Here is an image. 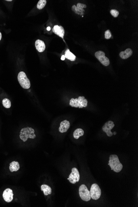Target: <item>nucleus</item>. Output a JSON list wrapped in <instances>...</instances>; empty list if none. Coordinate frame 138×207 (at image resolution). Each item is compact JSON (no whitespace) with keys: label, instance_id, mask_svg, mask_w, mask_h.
Returning a JSON list of instances; mask_svg holds the SVG:
<instances>
[{"label":"nucleus","instance_id":"f257e3e1","mask_svg":"<svg viewBox=\"0 0 138 207\" xmlns=\"http://www.w3.org/2000/svg\"><path fill=\"white\" fill-rule=\"evenodd\" d=\"M111 170L116 172H119L123 168V165L120 162L118 155H111L109 157V163Z\"/></svg>","mask_w":138,"mask_h":207},{"label":"nucleus","instance_id":"f03ea898","mask_svg":"<svg viewBox=\"0 0 138 207\" xmlns=\"http://www.w3.org/2000/svg\"><path fill=\"white\" fill-rule=\"evenodd\" d=\"M35 132V130L30 127L23 128L20 132V138L23 142H26L28 138L35 139L36 137Z\"/></svg>","mask_w":138,"mask_h":207},{"label":"nucleus","instance_id":"7ed1b4c3","mask_svg":"<svg viewBox=\"0 0 138 207\" xmlns=\"http://www.w3.org/2000/svg\"><path fill=\"white\" fill-rule=\"evenodd\" d=\"M69 105L72 107L80 108L86 107L88 105V101L85 99L84 96H79L77 99L72 98L69 101Z\"/></svg>","mask_w":138,"mask_h":207},{"label":"nucleus","instance_id":"20e7f679","mask_svg":"<svg viewBox=\"0 0 138 207\" xmlns=\"http://www.w3.org/2000/svg\"><path fill=\"white\" fill-rule=\"evenodd\" d=\"M18 79L19 83L23 88L24 89H29L30 88L31 86L30 81L24 71L19 72L18 76Z\"/></svg>","mask_w":138,"mask_h":207},{"label":"nucleus","instance_id":"39448f33","mask_svg":"<svg viewBox=\"0 0 138 207\" xmlns=\"http://www.w3.org/2000/svg\"><path fill=\"white\" fill-rule=\"evenodd\" d=\"M79 191L80 197L83 201L87 202L91 200L90 192L85 185H82L80 186Z\"/></svg>","mask_w":138,"mask_h":207},{"label":"nucleus","instance_id":"423d86ee","mask_svg":"<svg viewBox=\"0 0 138 207\" xmlns=\"http://www.w3.org/2000/svg\"><path fill=\"white\" fill-rule=\"evenodd\" d=\"M91 198L94 200H97L100 198L101 191L100 188L97 184H94L91 186L90 191Z\"/></svg>","mask_w":138,"mask_h":207},{"label":"nucleus","instance_id":"0eeeda50","mask_svg":"<svg viewBox=\"0 0 138 207\" xmlns=\"http://www.w3.org/2000/svg\"><path fill=\"white\" fill-rule=\"evenodd\" d=\"M96 58L102 64L105 66H107L110 65L109 59L105 56V53L102 51H97L95 54Z\"/></svg>","mask_w":138,"mask_h":207},{"label":"nucleus","instance_id":"6e6552de","mask_svg":"<svg viewBox=\"0 0 138 207\" xmlns=\"http://www.w3.org/2000/svg\"><path fill=\"white\" fill-rule=\"evenodd\" d=\"M69 182L72 184H75L79 182L80 179V174L79 171L76 168H74L72 169V172L69 175V178L67 179Z\"/></svg>","mask_w":138,"mask_h":207},{"label":"nucleus","instance_id":"1a4fd4ad","mask_svg":"<svg viewBox=\"0 0 138 207\" xmlns=\"http://www.w3.org/2000/svg\"><path fill=\"white\" fill-rule=\"evenodd\" d=\"M115 127V124L112 121H109L106 122L102 127L103 131L106 133L107 136L111 137L113 136V133L111 130Z\"/></svg>","mask_w":138,"mask_h":207},{"label":"nucleus","instance_id":"9d476101","mask_svg":"<svg viewBox=\"0 0 138 207\" xmlns=\"http://www.w3.org/2000/svg\"><path fill=\"white\" fill-rule=\"evenodd\" d=\"M3 197L4 200L7 203H10L13 201V190L11 189L7 188L3 191Z\"/></svg>","mask_w":138,"mask_h":207},{"label":"nucleus","instance_id":"9b49d317","mask_svg":"<svg viewBox=\"0 0 138 207\" xmlns=\"http://www.w3.org/2000/svg\"><path fill=\"white\" fill-rule=\"evenodd\" d=\"M70 124L69 121L65 120L61 122L59 128V131L62 133L66 132L70 127Z\"/></svg>","mask_w":138,"mask_h":207},{"label":"nucleus","instance_id":"f8f14e48","mask_svg":"<svg viewBox=\"0 0 138 207\" xmlns=\"http://www.w3.org/2000/svg\"><path fill=\"white\" fill-rule=\"evenodd\" d=\"M53 31L59 37L63 38L65 30L61 26L55 25L53 29Z\"/></svg>","mask_w":138,"mask_h":207},{"label":"nucleus","instance_id":"ddd939ff","mask_svg":"<svg viewBox=\"0 0 138 207\" xmlns=\"http://www.w3.org/2000/svg\"><path fill=\"white\" fill-rule=\"evenodd\" d=\"M36 49L39 52H43L46 48V45L43 41L40 39L37 40L35 42Z\"/></svg>","mask_w":138,"mask_h":207},{"label":"nucleus","instance_id":"4468645a","mask_svg":"<svg viewBox=\"0 0 138 207\" xmlns=\"http://www.w3.org/2000/svg\"><path fill=\"white\" fill-rule=\"evenodd\" d=\"M133 53L132 50L130 48H127L124 51H122L120 53V58L123 59H126L129 58Z\"/></svg>","mask_w":138,"mask_h":207},{"label":"nucleus","instance_id":"2eb2a0df","mask_svg":"<svg viewBox=\"0 0 138 207\" xmlns=\"http://www.w3.org/2000/svg\"><path fill=\"white\" fill-rule=\"evenodd\" d=\"M20 164L17 161H13L10 164L9 169L11 172L18 171L20 169Z\"/></svg>","mask_w":138,"mask_h":207},{"label":"nucleus","instance_id":"dca6fc26","mask_svg":"<svg viewBox=\"0 0 138 207\" xmlns=\"http://www.w3.org/2000/svg\"><path fill=\"white\" fill-rule=\"evenodd\" d=\"M41 190L44 192L45 195H50L52 193V189L49 186L46 185H43L41 186Z\"/></svg>","mask_w":138,"mask_h":207},{"label":"nucleus","instance_id":"f3484780","mask_svg":"<svg viewBox=\"0 0 138 207\" xmlns=\"http://www.w3.org/2000/svg\"><path fill=\"white\" fill-rule=\"evenodd\" d=\"M86 7V5H85L79 3L77 4V7L75 5H73L72 7V10L77 13V12H82V11L84 12V10L83 8Z\"/></svg>","mask_w":138,"mask_h":207},{"label":"nucleus","instance_id":"a211bd4d","mask_svg":"<svg viewBox=\"0 0 138 207\" xmlns=\"http://www.w3.org/2000/svg\"><path fill=\"white\" fill-rule=\"evenodd\" d=\"M84 134V131L81 128H78L74 131L73 136L76 139H78L80 136H83Z\"/></svg>","mask_w":138,"mask_h":207},{"label":"nucleus","instance_id":"6ab92c4d","mask_svg":"<svg viewBox=\"0 0 138 207\" xmlns=\"http://www.w3.org/2000/svg\"><path fill=\"white\" fill-rule=\"evenodd\" d=\"M65 58L70 60L71 61H75L76 57L74 54L71 53L69 49L67 50L65 52Z\"/></svg>","mask_w":138,"mask_h":207},{"label":"nucleus","instance_id":"aec40b11","mask_svg":"<svg viewBox=\"0 0 138 207\" xmlns=\"http://www.w3.org/2000/svg\"><path fill=\"white\" fill-rule=\"evenodd\" d=\"M47 3L46 0H40L37 5V8L39 10L42 9Z\"/></svg>","mask_w":138,"mask_h":207},{"label":"nucleus","instance_id":"412c9836","mask_svg":"<svg viewBox=\"0 0 138 207\" xmlns=\"http://www.w3.org/2000/svg\"><path fill=\"white\" fill-rule=\"evenodd\" d=\"M2 104L3 105L5 108H9L11 107V102L9 99H6V98H5L3 100Z\"/></svg>","mask_w":138,"mask_h":207},{"label":"nucleus","instance_id":"4be33fe9","mask_svg":"<svg viewBox=\"0 0 138 207\" xmlns=\"http://www.w3.org/2000/svg\"><path fill=\"white\" fill-rule=\"evenodd\" d=\"M110 14L114 18H117L119 15V12L116 9H112L110 10Z\"/></svg>","mask_w":138,"mask_h":207},{"label":"nucleus","instance_id":"5701e85b","mask_svg":"<svg viewBox=\"0 0 138 207\" xmlns=\"http://www.w3.org/2000/svg\"><path fill=\"white\" fill-rule=\"evenodd\" d=\"M105 37L107 39H109L112 37V34L110 30H107L105 32Z\"/></svg>","mask_w":138,"mask_h":207},{"label":"nucleus","instance_id":"b1692460","mask_svg":"<svg viewBox=\"0 0 138 207\" xmlns=\"http://www.w3.org/2000/svg\"><path fill=\"white\" fill-rule=\"evenodd\" d=\"M65 55H63L62 56L61 58V60H62V61H64L65 60Z\"/></svg>","mask_w":138,"mask_h":207},{"label":"nucleus","instance_id":"393cba45","mask_svg":"<svg viewBox=\"0 0 138 207\" xmlns=\"http://www.w3.org/2000/svg\"><path fill=\"white\" fill-rule=\"evenodd\" d=\"M47 29L48 31H50V27H47Z\"/></svg>","mask_w":138,"mask_h":207},{"label":"nucleus","instance_id":"a878e982","mask_svg":"<svg viewBox=\"0 0 138 207\" xmlns=\"http://www.w3.org/2000/svg\"><path fill=\"white\" fill-rule=\"evenodd\" d=\"M1 38H2V34H1V32H0V41H1Z\"/></svg>","mask_w":138,"mask_h":207},{"label":"nucleus","instance_id":"bb28decb","mask_svg":"<svg viewBox=\"0 0 138 207\" xmlns=\"http://www.w3.org/2000/svg\"><path fill=\"white\" fill-rule=\"evenodd\" d=\"M116 133H117L115 131V132H113V134H114V135H116Z\"/></svg>","mask_w":138,"mask_h":207},{"label":"nucleus","instance_id":"cd10ccee","mask_svg":"<svg viewBox=\"0 0 138 207\" xmlns=\"http://www.w3.org/2000/svg\"><path fill=\"white\" fill-rule=\"evenodd\" d=\"M12 1V0H7V1Z\"/></svg>","mask_w":138,"mask_h":207}]
</instances>
